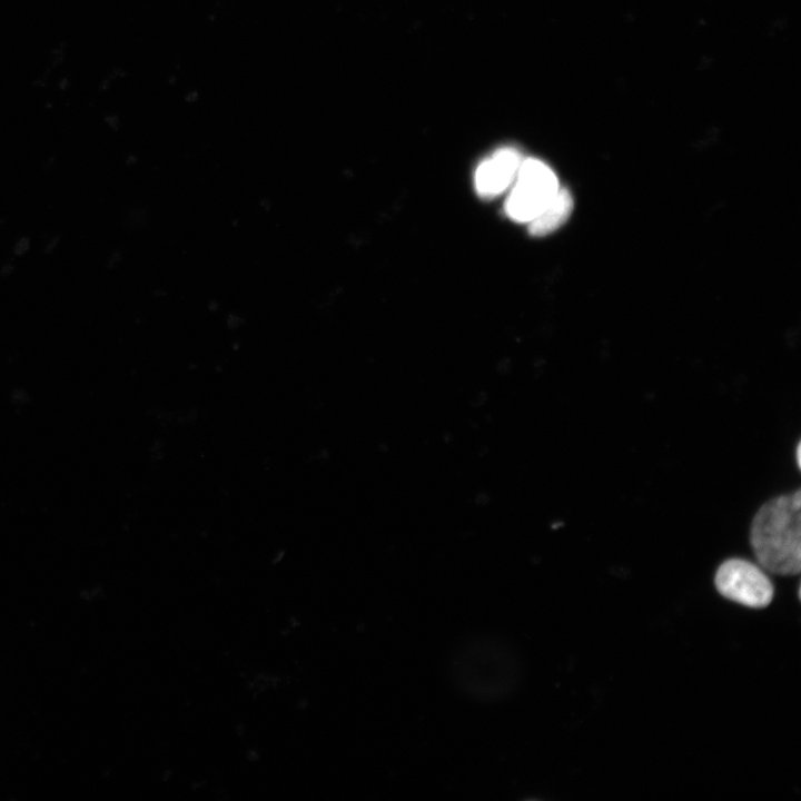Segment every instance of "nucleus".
Here are the masks:
<instances>
[{"label": "nucleus", "mask_w": 801, "mask_h": 801, "mask_svg": "<svg viewBox=\"0 0 801 801\" xmlns=\"http://www.w3.org/2000/svg\"><path fill=\"white\" fill-rule=\"evenodd\" d=\"M560 186L554 171L535 158L523 159L505 202L514 221L528 222L552 200Z\"/></svg>", "instance_id": "f03ea898"}, {"label": "nucleus", "mask_w": 801, "mask_h": 801, "mask_svg": "<svg viewBox=\"0 0 801 801\" xmlns=\"http://www.w3.org/2000/svg\"><path fill=\"white\" fill-rule=\"evenodd\" d=\"M800 449H801V444L799 443L798 446H797V452H795V454H797V455H795V456H797V464H798L799 467H800V464H801V459H800V454H801V452H800Z\"/></svg>", "instance_id": "423d86ee"}, {"label": "nucleus", "mask_w": 801, "mask_h": 801, "mask_svg": "<svg viewBox=\"0 0 801 801\" xmlns=\"http://www.w3.org/2000/svg\"><path fill=\"white\" fill-rule=\"evenodd\" d=\"M573 197L565 188H558L543 210L528 221V233L534 237L546 236L560 228L573 210Z\"/></svg>", "instance_id": "39448f33"}, {"label": "nucleus", "mask_w": 801, "mask_h": 801, "mask_svg": "<svg viewBox=\"0 0 801 801\" xmlns=\"http://www.w3.org/2000/svg\"><path fill=\"white\" fill-rule=\"evenodd\" d=\"M714 583L728 600L748 607H765L773 599V584L756 564L743 558H729L718 568Z\"/></svg>", "instance_id": "7ed1b4c3"}, {"label": "nucleus", "mask_w": 801, "mask_h": 801, "mask_svg": "<svg viewBox=\"0 0 801 801\" xmlns=\"http://www.w3.org/2000/svg\"><path fill=\"white\" fill-rule=\"evenodd\" d=\"M523 159L517 149L504 147L483 160L475 172L478 196L491 199L504 192L514 182Z\"/></svg>", "instance_id": "20e7f679"}, {"label": "nucleus", "mask_w": 801, "mask_h": 801, "mask_svg": "<svg viewBox=\"0 0 801 801\" xmlns=\"http://www.w3.org/2000/svg\"><path fill=\"white\" fill-rule=\"evenodd\" d=\"M801 491L765 502L755 513L750 543L756 561L778 575H797L801 570Z\"/></svg>", "instance_id": "f257e3e1"}]
</instances>
